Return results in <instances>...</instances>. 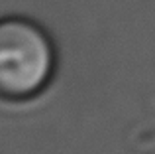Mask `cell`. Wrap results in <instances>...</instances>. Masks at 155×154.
Listing matches in <instances>:
<instances>
[{"instance_id": "cell-1", "label": "cell", "mask_w": 155, "mask_h": 154, "mask_svg": "<svg viewBox=\"0 0 155 154\" xmlns=\"http://www.w3.org/2000/svg\"><path fill=\"white\" fill-rule=\"evenodd\" d=\"M57 51L51 36L26 16L0 18V99L28 101L53 79Z\"/></svg>"}]
</instances>
